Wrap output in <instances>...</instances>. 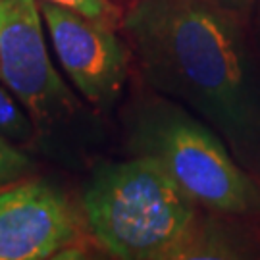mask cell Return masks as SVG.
Here are the masks:
<instances>
[{"mask_svg": "<svg viewBox=\"0 0 260 260\" xmlns=\"http://www.w3.org/2000/svg\"><path fill=\"white\" fill-rule=\"evenodd\" d=\"M120 29L147 83L199 114L260 177V87L237 10L218 0H135Z\"/></svg>", "mask_w": 260, "mask_h": 260, "instance_id": "6da1fadb", "label": "cell"}, {"mask_svg": "<svg viewBox=\"0 0 260 260\" xmlns=\"http://www.w3.org/2000/svg\"><path fill=\"white\" fill-rule=\"evenodd\" d=\"M197 203L156 160L137 156L101 170L83 195L94 239L116 258H189Z\"/></svg>", "mask_w": 260, "mask_h": 260, "instance_id": "7a4b0ae2", "label": "cell"}, {"mask_svg": "<svg viewBox=\"0 0 260 260\" xmlns=\"http://www.w3.org/2000/svg\"><path fill=\"white\" fill-rule=\"evenodd\" d=\"M135 149L156 160L199 206L223 216H260V181L208 125L174 104H150L135 123Z\"/></svg>", "mask_w": 260, "mask_h": 260, "instance_id": "3957f363", "label": "cell"}, {"mask_svg": "<svg viewBox=\"0 0 260 260\" xmlns=\"http://www.w3.org/2000/svg\"><path fill=\"white\" fill-rule=\"evenodd\" d=\"M37 0H0V81L37 121L72 106V93L48 56Z\"/></svg>", "mask_w": 260, "mask_h": 260, "instance_id": "277c9868", "label": "cell"}, {"mask_svg": "<svg viewBox=\"0 0 260 260\" xmlns=\"http://www.w3.org/2000/svg\"><path fill=\"white\" fill-rule=\"evenodd\" d=\"M39 8L60 66L77 91L99 106L114 103L127 77L129 45L118 39L114 27L52 0H39Z\"/></svg>", "mask_w": 260, "mask_h": 260, "instance_id": "5b68a950", "label": "cell"}, {"mask_svg": "<svg viewBox=\"0 0 260 260\" xmlns=\"http://www.w3.org/2000/svg\"><path fill=\"white\" fill-rule=\"evenodd\" d=\"M66 197L39 179L0 187V260L50 258L75 241Z\"/></svg>", "mask_w": 260, "mask_h": 260, "instance_id": "8992f818", "label": "cell"}, {"mask_svg": "<svg viewBox=\"0 0 260 260\" xmlns=\"http://www.w3.org/2000/svg\"><path fill=\"white\" fill-rule=\"evenodd\" d=\"M0 133L18 143L29 141L33 135V127L27 116L16 104L12 94L2 87H0Z\"/></svg>", "mask_w": 260, "mask_h": 260, "instance_id": "52a82bcc", "label": "cell"}, {"mask_svg": "<svg viewBox=\"0 0 260 260\" xmlns=\"http://www.w3.org/2000/svg\"><path fill=\"white\" fill-rule=\"evenodd\" d=\"M52 2L62 4V6L74 10L85 18L114 29L121 27V21H123V16L112 0H52Z\"/></svg>", "mask_w": 260, "mask_h": 260, "instance_id": "ba28073f", "label": "cell"}, {"mask_svg": "<svg viewBox=\"0 0 260 260\" xmlns=\"http://www.w3.org/2000/svg\"><path fill=\"white\" fill-rule=\"evenodd\" d=\"M29 168L31 162L27 154H23L0 133V187L18 181Z\"/></svg>", "mask_w": 260, "mask_h": 260, "instance_id": "9c48e42d", "label": "cell"}, {"mask_svg": "<svg viewBox=\"0 0 260 260\" xmlns=\"http://www.w3.org/2000/svg\"><path fill=\"white\" fill-rule=\"evenodd\" d=\"M218 2H222L225 6H230L233 10H241V8H247V6H251L252 0H218Z\"/></svg>", "mask_w": 260, "mask_h": 260, "instance_id": "30bf717a", "label": "cell"}, {"mask_svg": "<svg viewBox=\"0 0 260 260\" xmlns=\"http://www.w3.org/2000/svg\"><path fill=\"white\" fill-rule=\"evenodd\" d=\"M125 2H131V4H133V2H135V0H125Z\"/></svg>", "mask_w": 260, "mask_h": 260, "instance_id": "8fae6325", "label": "cell"}]
</instances>
